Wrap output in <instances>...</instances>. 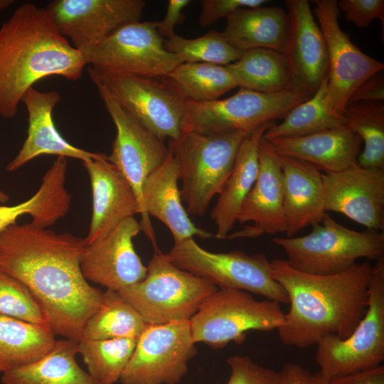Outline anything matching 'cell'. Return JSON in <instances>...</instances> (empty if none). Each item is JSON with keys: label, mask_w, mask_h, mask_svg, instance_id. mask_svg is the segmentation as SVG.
I'll list each match as a JSON object with an SVG mask.
<instances>
[{"label": "cell", "mask_w": 384, "mask_h": 384, "mask_svg": "<svg viewBox=\"0 0 384 384\" xmlns=\"http://www.w3.org/2000/svg\"><path fill=\"white\" fill-rule=\"evenodd\" d=\"M233 95L210 102L187 100L182 132L210 133L223 130L252 132L284 116L311 95L297 90L262 93L239 87Z\"/></svg>", "instance_id": "8fae6325"}, {"label": "cell", "mask_w": 384, "mask_h": 384, "mask_svg": "<svg viewBox=\"0 0 384 384\" xmlns=\"http://www.w3.org/2000/svg\"><path fill=\"white\" fill-rule=\"evenodd\" d=\"M368 294L366 312L348 337L328 336L316 344L319 372L329 380L378 366L384 360V257L373 267Z\"/></svg>", "instance_id": "30bf717a"}, {"label": "cell", "mask_w": 384, "mask_h": 384, "mask_svg": "<svg viewBox=\"0 0 384 384\" xmlns=\"http://www.w3.org/2000/svg\"><path fill=\"white\" fill-rule=\"evenodd\" d=\"M338 9L343 11L346 18L358 28H366L378 18L384 25L383 0H340Z\"/></svg>", "instance_id": "ab89813d"}, {"label": "cell", "mask_w": 384, "mask_h": 384, "mask_svg": "<svg viewBox=\"0 0 384 384\" xmlns=\"http://www.w3.org/2000/svg\"><path fill=\"white\" fill-rule=\"evenodd\" d=\"M225 66L239 87L262 93L296 89L283 54L274 50H248Z\"/></svg>", "instance_id": "4dcf8cb0"}, {"label": "cell", "mask_w": 384, "mask_h": 384, "mask_svg": "<svg viewBox=\"0 0 384 384\" xmlns=\"http://www.w3.org/2000/svg\"><path fill=\"white\" fill-rule=\"evenodd\" d=\"M78 341L56 340L54 346L38 360L5 372L3 384H100L76 361Z\"/></svg>", "instance_id": "83f0119b"}, {"label": "cell", "mask_w": 384, "mask_h": 384, "mask_svg": "<svg viewBox=\"0 0 384 384\" xmlns=\"http://www.w3.org/2000/svg\"><path fill=\"white\" fill-rule=\"evenodd\" d=\"M86 65L46 8L21 5L0 28V116L15 117L26 91L41 79L76 80Z\"/></svg>", "instance_id": "3957f363"}, {"label": "cell", "mask_w": 384, "mask_h": 384, "mask_svg": "<svg viewBox=\"0 0 384 384\" xmlns=\"http://www.w3.org/2000/svg\"><path fill=\"white\" fill-rule=\"evenodd\" d=\"M346 125L343 114L334 112L328 97V77L306 100L292 108L276 124L270 122L263 137L266 140L295 137Z\"/></svg>", "instance_id": "1f68e13d"}, {"label": "cell", "mask_w": 384, "mask_h": 384, "mask_svg": "<svg viewBox=\"0 0 384 384\" xmlns=\"http://www.w3.org/2000/svg\"><path fill=\"white\" fill-rule=\"evenodd\" d=\"M85 245V238L31 223L9 225L0 234V270L28 289L55 335L76 341L104 296L82 273Z\"/></svg>", "instance_id": "6da1fadb"}, {"label": "cell", "mask_w": 384, "mask_h": 384, "mask_svg": "<svg viewBox=\"0 0 384 384\" xmlns=\"http://www.w3.org/2000/svg\"><path fill=\"white\" fill-rule=\"evenodd\" d=\"M197 349L189 321L147 324L124 370L121 384H177Z\"/></svg>", "instance_id": "4fadbf2b"}, {"label": "cell", "mask_w": 384, "mask_h": 384, "mask_svg": "<svg viewBox=\"0 0 384 384\" xmlns=\"http://www.w3.org/2000/svg\"><path fill=\"white\" fill-rule=\"evenodd\" d=\"M180 169L178 161L169 149L164 163L145 180L142 188V211L140 225L151 242L154 251L159 250L149 220L151 215L163 223L171 231L174 242L198 236L210 238L213 234L200 228L191 221L183 205L178 188Z\"/></svg>", "instance_id": "44dd1931"}, {"label": "cell", "mask_w": 384, "mask_h": 384, "mask_svg": "<svg viewBox=\"0 0 384 384\" xmlns=\"http://www.w3.org/2000/svg\"><path fill=\"white\" fill-rule=\"evenodd\" d=\"M56 340L47 324L0 314V372L11 370L45 356Z\"/></svg>", "instance_id": "f546056e"}, {"label": "cell", "mask_w": 384, "mask_h": 384, "mask_svg": "<svg viewBox=\"0 0 384 384\" xmlns=\"http://www.w3.org/2000/svg\"><path fill=\"white\" fill-rule=\"evenodd\" d=\"M240 224L252 223L227 238H257L285 233L282 173L278 154L262 137L258 149V174L237 218Z\"/></svg>", "instance_id": "ffe728a7"}, {"label": "cell", "mask_w": 384, "mask_h": 384, "mask_svg": "<svg viewBox=\"0 0 384 384\" xmlns=\"http://www.w3.org/2000/svg\"><path fill=\"white\" fill-rule=\"evenodd\" d=\"M60 99V94L56 90L41 92L32 87L26 91L21 102L28 114V134L17 155L8 164L7 171H15L41 154L71 157L82 161L100 159L105 155L76 147L58 132L52 113Z\"/></svg>", "instance_id": "603a6c76"}, {"label": "cell", "mask_w": 384, "mask_h": 384, "mask_svg": "<svg viewBox=\"0 0 384 384\" xmlns=\"http://www.w3.org/2000/svg\"><path fill=\"white\" fill-rule=\"evenodd\" d=\"M384 100V80L381 72L363 82L351 95L348 102H381Z\"/></svg>", "instance_id": "7bdbcfd3"}, {"label": "cell", "mask_w": 384, "mask_h": 384, "mask_svg": "<svg viewBox=\"0 0 384 384\" xmlns=\"http://www.w3.org/2000/svg\"><path fill=\"white\" fill-rule=\"evenodd\" d=\"M0 314L29 323L48 325L39 304L28 289L1 270Z\"/></svg>", "instance_id": "74e56055"}, {"label": "cell", "mask_w": 384, "mask_h": 384, "mask_svg": "<svg viewBox=\"0 0 384 384\" xmlns=\"http://www.w3.org/2000/svg\"><path fill=\"white\" fill-rule=\"evenodd\" d=\"M313 2L314 14L327 47L329 102L334 112L343 114L353 92L363 82L381 72L384 64L363 53L341 30L337 1Z\"/></svg>", "instance_id": "5bb4252c"}, {"label": "cell", "mask_w": 384, "mask_h": 384, "mask_svg": "<svg viewBox=\"0 0 384 384\" xmlns=\"http://www.w3.org/2000/svg\"><path fill=\"white\" fill-rule=\"evenodd\" d=\"M144 0H55L46 9L65 38L81 53L120 27L139 21Z\"/></svg>", "instance_id": "2e32d148"}, {"label": "cell", "mask_w": 384, "mask_h": 384, "mask_svg": "<svg viewBox=\"0 0 384 384\" xmlns=\"http://www.w3.org/2000/svg\"><path fill=\"white\" fill-rule=\"evenodd\" d=\"M141 230L140 223L132 217L100 238L86 244L80 260L84 277L115 292L142 281L146 277L147 267L137 253L132 241Z\"/></svg>", "instance_id": "e0dca14e"}, {"label": "cell", "mask_w": 384, "mask_h": 384, "mask_svg": "<svg viewBox=\"0 0 384 384\" xmlns=\"http://www.w3.org/2000/svg\"><path fill=\"white\" fill-rule=\"evenodd\" d=\"M93 82L117 130L112 153L107 159L117 166L133 188L142 217L144 183L164 163L169 149L129 114L102 83Z\"/></svg>", "instance_id": "9a60e30c"}, {"label": "cell", "mask_w": 384, "mask_h": 384, "mask_svg": "<svg viewBox=\"0 0 384 384\" xmlns=\"http://www.w3.org/2000/svg\"><path fill=\"white\" fill-rule=\"evenodd\" d=\"M137 341L129 338H83L78 341V353L82 358L87 373L100 384H114L119 380Z\"/></svg>", "instance_id": "d590c367"}, {"label": "cell", "mask_w": 384, "mask_h": 384, "mask_svg": "<svg viewBox=\"0 0 384 384\" xmlns=\"http://www.w3.org/2000/svg\"><path fill=\"white\" fill-rule=\"evenodd\" d=\"M166 255L178 267L220 289L247 291L270 300L289 304L288 294L273 278L271 261L264 253L248 255L241 250L212 252L191 238L174 242Z\"/></svg>", "instance_id": "ba28073f"}, {"label": "cell", "mask_w": 384, "mask_h": 384, "mask_svg": "<svg viewBox=\"0 0 384 384\" xmlns=\"http://www.w3.org/2000/svg\"><path fill=\"white\" fill-rule=\"evenodd\" d=\"M66 171L63 166L53 164L43 176L39 189L29 199L14 206H0V234L23 215H31V223L42 228L63 217L71 201L65 187Z\"/></svg>", "instance_id": "f1b7e54d"}, {"label": "cell", "mask_w": 384, "mask_h": 384, "mask_svg": "<svg viewBox=\"0 0 384 384\" xmlns=\"http://www.w3.org/2000/svg\"><path fill=\"white\" fill-rule=\"evenodd\" d=\"M289 29L282 53L294 86L312 95L329 73L326 41L306 0H286Z\"/></svg>", "instance_id": "d6986e66"}, {"label": "cell", "mask_w": 384, "mask_h": 384, "mask_svg": "<svg viewBox=\"0 0 384 384\" xmlns=\"http://www.w3.org/2000/svg\"><path fill=\"white\" fill-rule=\"evenodd\" d=\"M280 303L256 300L250 294L234 289H219L208 297L189 320L193 342L213 348L231 341L243 342L248 331H270L284 321Z\"/></svg>", "instance_id": "52a82bcc"}, {"label": "cell", "mask_w": 384, "mask_h": 384, "mask_svg": "<svg viewBox=\"0 0 384 384\" xmlns=\"http://www.w3.org/2000/svg\"><path fill=\"white\" fill-rule=\"evenodd\" d=\"M278 156L282 173L285 235L291 238L319 223L326 213L322 174L309 163Z\"/></svg>", "instance_id": "cb8c5ba5"}, {"label": "cell", "mask_w": 384, "mask_h": 384, "mask_svg": "<svg viewBox=\"0 0 384 384\" xmlns=\"http://www.w3.org/2000/svg\"><path fill=\"white\" fill-rule=\"evenodd\" d=\"M165 48L177 56L180 63H206L227 65L238 60L242 52L231 46L222 31L210 30L196 38L174 34L164 41Z\"/></svg>", "instance_id": "8d00e7d4"}, {"label": "cell", "mask_w": 384, "mask_h": 384, "mask_svg": "<svg viewBox=\"0 0 384 384\" xmlns=\"http://www.w3.org/2000/svg\"><path fill=\"white\" fill-rule=\"evenodd\" d=\"M267 141L277 154L306 161L325 173L339 171L357 164L362 142L346 125Z\"/></svg>", "instance_id": "d4e9b609"}, {"label": "cell", "mask_w": 384, "mask_h": 384, "mask_svg": "<svg viewBox=\"0 0 384 384\" xmlns=\"http://www.w3.org/2000/svg\"><path fill=\"white\" fill-rule=\"evenodd\" d=\"M81 53L87 65L112 73L161 77L181 63L165 48L157 21L126 24Z\"/></svg>", "instance_id": "7c38bea8"}, {"label": "cell", "mask_w": 384, "mask_h": 384, "mask_svg": "<svg viewBox=\"0 0 384 384\" xmlns=\"http://www.w3.org/2000/svg\"><path fill=\"white\" fill-rule=\"evenodd\" d=\"M269 124L255 129L239 147L232 171L210 212L217 227L215 237L218 239H225L230 234L242 204L256 181L259 144Z\"/></svg>", "instance_id": "484cf974"}, {"label": "cell", "mask_w": 384, "mask_h": 384, "mask_svg": "<svg viewBox=\"0 0 384 384\" xmlns=\"http://www.w3.org/2000/svg\"><path fill=\"white\" fill-rule=\"evenodd\" d=\"M265 2V0H202L199 23L206 27L219 18L229 17L240 9L258 7Z\"/></svg>", "instance_id": "60d3db41"}, {"label": "cell", "mask_w": 384, "mask_h": 384, "mask_svg": "<svg viewBox=\"0 0 384 384\" xmlns=\"http://www.w3.org/2000/svg\"><path fill=\"white\" fill-rule=\"evenodd\" d=\"M89 174L92 211L86 244L100 238L121 222L140 214L137 196L129 183L105 154L82 161Z\"/></svg>", "instance_id": "7402d4cb"}, {"label": "cell", "mask_w": 384, "mask_h": 384, "mask_svg": "<svg viewBox=\"0 0 384 384\" xmlns=\"http://www.w3.org/2000/svg\"><path fill=\"white\" fill-rule=\"evenodd\" d=\"M289 265L303 273L331 275L352 267L358 258L384 257V232H358L341 225L327 213L304 236L274 238Z\"/></svg>", "instance_id": "8992f818"}, {"label": "cell", "mask_w": 384, "mask_h": 384, "mask_svg": "<svg viewBox=\"0 0 384 384\" xmlns=\"http://www.w3.org/2000/svg\"><path fill=\"white\" fill-rule=\"evenodd\" d=\"M329 384H384V366H378L331 378Z\"/></svg>", "instance_id": "f6af8a7d"}, {"label": "cell", "mask_w": 384, "mask_h": 384, "mask_svg": "<svg viewBox=\"0 0 384 384\" xmlns=\"http://www.w3.org/2000/svg\"><path fill=\"white\" fill-rule=\"evenodd\" d=\"M88 73L92 81L102 83L129 114L160 140L179 137L186 99L166 77L112 73L91 66Z\"/></svg>", "instance_id": "9c48e42d"}, {"label": "cell", "mask_w": 384, "mask_h": 384, "mask_svg": "<svg viewBox=\"0 0 384 384\" xmlns=\"http://www.w3.org/2000/svg\"><path fill=\"white\" fill-rule=\"evenodd\" d=\"M9 200V196L4 193L3 191H0V202L1 203H6Z\"/></svg>", "instance_id": "7dc6e473"}, {"label": "cell", "mask_w": 384, "mask_h": 384, "mask_svg": "<svg viewBox=\"0 0 384 384\" xmlns=\"http://www.w3.org/2000/svg\"><path fill=\"white\" fill-rule=\"evenodd\" d=\"M279 373L278 384H329V381L320 372L311 373L297 363L284 364Z\"/></svg>", "instance_id": "b9f144b4"}, {"label": "cell", "mask_w": 384, "mask_h": 384, "mask_svg": "<svg viewBox=\"0 0 384 384\" xmlns=\"http://www.w3.org/2000/svg\"><path fill=\"white\" fill-rule=\"evenodd\" d=\"M289 18L282 7L242 8L227 18L222 31L228 43L244 52L267 48L283 53L287 38Z\"/></svg>", "instance_id": "4316f807"}, {"label": "cell", "mask_w": 384, "mask_h": 384, "mask_svg": "<svg viewBox=\"0 0 384 384\" xmlns=\"http://www.w3.org/2000/svg\"><path fill=\"white\" fill-rule=\"evenodd\" d=\"M189 0H169L164 18L157 21V29L161 36L167 38L175 34L174 28L184 20L183 9L189 4Z\"/></svg>", "instance_id": "ee69618b"}, {"label": "cell", "mask_w": 384, "mask_h": 384, "mask_svg": "<svg viewBox=\"0 0 384 384\" xmlns=\"http://www.w3.org/2000/svg\"><path fill=\"white\" fill-rule=\"evenodd\" d=\"M252 132H181L169 141L168 147L179 166L181 196L188 214L206 213L230 176L241 143Z\"/></svg>", "instance_id": "277c9868"}, {"label": "cell", "mask_w": 384, "mask_h": 384, "mask_svg": "<svg viewBox=\"0 0 384 384\" xmlns=\"http://www.w3.org/2000/svg\"><path fill=\"white\" fill-rule=\"evenodd\" d=\"M372 269L366 261L336 274L315 275L293 269L286 260H272V275L290 304L277 329L281 342L305 348L328 336L348 337L366 312Z\"/></svg>", "instance_id": "7a4b0ae2"}, {"label": "cell", "mask_w": 384, "mask_h": 384, "mask_svg": "<svg viewBox=\"0 0 384 384\" xmlns=\"http://www.w3.org/2000/svg\"><path fill=\"white\" fill-rule=\"evenodd\" d=\"M146 325L139 312L117 292L107 289L100 306L85 324L83 338L138 340Z\"/></svg>", "instance_id": "d6a6232c"}, {"label": "cell", "mask_w": 384, "mask_h": 384, "mask_svg": "<svg viewBox=\"0 0 384 384\" xmlns=\"http://www.w3.org/2000/svg\"><path fill=\"white\" fill-rule=\"evenodd\" d=\"M326 210L342 213L368 230H384V169L357 164L322 174Z\"/></svg>", "instance_id": "ac0fdd59"}, {"label": "cell", "mask_w": 384, "mask_h": 384, "mask_svg": "<svg viewBox=\"0 0 384 384\" xmlns=\"http://www.w3.org/2000/svg\"><path fill=\"white\" fill-rule=\"evenodd\" d=\"M14 3L13 0H0V11L6 9Z\"/></svg>", "instance_id": "bcb514c9"}, {"label": "cell", "mask_w": 384, "mask_h": 384, "mask_svg": "<svg viewBox=\"0 0 384 384\" xmlns=\"http://www.w3.org/2000/svg\"><path fill=\"white\" fill-rule=\"evenodd\" d=\"M346 125L364 142L357 163L365 168L384 169V105L381 102H349Z\"/></svg>", "instance_id": "e575fe53"}, {"label": "cell", "mask_w": 384, "mask_h": 384, "mask_svg": "<svg viewBox=\"0 0 384 384\" xmlns=\"http://www.w3.org/2000/svg\"><path fill=\"white\" fill-rule=\"evenodd\" d=\"M230 375L226 384H278L279 373L254 362L247 356L227 358Z\"/></svg>", "instance_id": "f35d334b"}, {"label": "cell", "mask_w": 384, "mask_h": 384, "mask_svg": "<svg viewBox=\"0 0 384 384\" xmlns=\"http://www.w3.org/2000/svg\"><path fill=\"white\" fill-rule=\"evenodd\" d=\"M165 77L187 100L210 102L219 99L237 85L225 65L181 63Z\"/></svg>", "instance_id": "836d02e7"}, {"label": "cell", "mask_w": 384, "mask_h": 384, "mask_svg": "<svg viewBox=\"0 0 384 384\" xmlns=\"http://www.w3.org/2000/svg\"><path fill=\"white\" fill-rule=\"evenodd\" d=\"M218 287L176 266L160 250H155L140 282L117 292L147 324L189 321Z\"/></svg>", "instance_id": "5b68a950"}]
</instances>
